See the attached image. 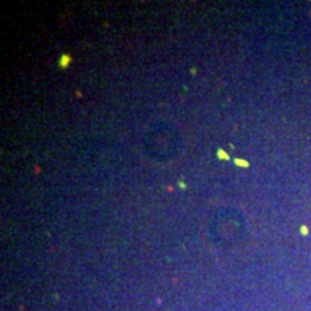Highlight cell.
<instances>
[{
  "instance_id": "6da1fadb",
  "label": "cell",
  "mask_w": 311,
  "mask_h": 311,
  "mask_svg": "<svg viewBox=\"0 0 311 311\" xmlns=\"http://www.w3.org/2000/svg\"><path fill=\"white\" fill-rule=\"evenodd\" d=\"M71 62V56L69 55H62V58H61V61H59V65L61 66H68V64Z\"/></svg>"
},
{
  "instance_id": "7a4b0ae2",
  "label": "cell",
  "mask_w": 311,
  "mask_h": 311,
  "mask_svg": "<svg viewBox=\"0 0 311 311\" xmlns=\"http://www.w3.org/2000/svg\"><path fill=\"white\" fill-rule=\"evenodd\" d=\"M218 157H219V159H225V160L229 159V156H228L223 150H218Z\"/></svg>"
},
{
  "instance_id": "3957f363",
  "label": "cell",
  "mask_w": 311,
  "mask_h": 311,
  "mask_svg": "<svg viewBox=\"0 0 311 311\" xmlns=\"http://www.w3.org/2000/svg\"><path fill=\"white\" fill-rule=\"evenodd\" d=\"M235 163H236V164H239V166H244V167H248V163H246V161H244V160L236 159V160H235Z\"/></svg>"
}]
</instances>
